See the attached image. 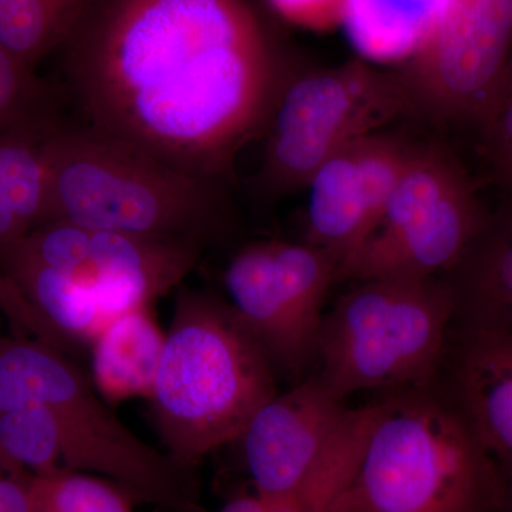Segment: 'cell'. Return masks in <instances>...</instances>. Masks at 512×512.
Segmentation results:
<instances>
[{"instance_id":"10","label":"cell","mask_w":512,"mask_h":512,"mask_svg":"<svg viewBox=\"0 0 512 512\" xmlns=\"http://www.w3.org/2000/svg\"><path fill=\"white\" fill-rule=\"evenodd\" d=\"M512 0H453L430 42L397 77L407 107L480 128L507 82Z\"/></svg>"},{"instance_id":"23","label":"cell","mask_w":512,"mask_h":512,"mask_svg":"<svg viewBox=\"0 0 512 512\" xmlns=\"http://www.w3.org/2000/svg\"><path fill=\"white\" fill-rule=\"evenodd\" d=\"M47 100L49 92L35 70L0 42V133L50 117Z\"/></svg>"},{"instance_id":"3","label":"cell","mask_w":512,"mask_h":512,"mask_svg":"<svg viewBox=\"0 0 512 512\" xmlns=\"http://www.w3.org/2000/svg\"><path fill=\"white\" fill-rule=\"evenodd\" d=\"M274 367L234 306L181 285L151 392L165 454L194 474L205 457L235 443L278 394Z\"/></svg>"},{"instance_id":"22","label":"cell","mask_w":512,"mask_h":512,"mask_svg":"<svg viewBox=\"0 0 512 512\" xmlns=\"http://www.w3.org/2000/svg\"><path fill=\"white\" fill-rule=\"evenodd\" d=\"M35 512H131L133 498L114 483L59 468L33 474Z\"/></svg>"},{"instance_id":"12","label":"cell","mask_w":512,"mask_h":512,"mask_svg":"<svg viewBox=\"0 0 512 512\" xmlns=\"http://www.w3.org/2000/svg\"><path fill=\"white\" fill-rule=\"evenodd\" d=\"M350 412L315 375L272 397L237 440L252 493L271 501L298 493L329 460Z\"/></svg>"},{"instance_id":"20","label":"cell","mask_w":512,"mask_h":512,"mask_svg":"<svg viewBox=\"0 0 512 512\" xmlns=\"http://www.w3.org/2000/svg\"><path fill=\"white\" fill-rule=\"evenodd\" d=\"M365 441L346 436L322 470L298 493L284 500H265L255 493H242L218 512H339L343 497L355 477Z\"/></svg>"},{"instance_id":"7","label":"cell","mask_w":512,"mask_h":512,"mask_svg":"<svg viewBox=\"0 0 512 512\" xmlns=\"http://www.w3.org/2000/svg\"><path fill=\"white\" fill-rule=\"evenodd\" d=\"M488 214L463 168L440 147H413L382 218L339 281L446 278L460 264Z\"/></svg>"},{"instance_id":"2","label":"cell","mask_w":512,"mask_h":512,"mask_svg":"<svg viewBox=\"0 0 512 512\" xmlns=\"http://www.w3.org/2000/svg\"><path fill=\"white\" fill-rule=\"evenodd\" d=\"M376 407L339 512H510L501 468L441 376Z\"/></svg>"},{"instance_id":"21","label":"cell","mask_w":512,"mask_h":512,"mask_svg":"<svg viewBox=\"0 0 512 512\" xmlns=\"http://www.w3.org/2000/svg\"><path fill=\"white\" fill-rule=\"evenodd\" d=\"M0 463L45 474L63 468L55 417L39 403L0 413Z\"/></svg>"},{"instance_id":"1","label":"cell","mask_w":512,"mask_h":512,"mask_svg":"<svg viewBox=\"0 0 512 512\" xmlns=\"http://www.w3.org/2000/svg\"><path fill=\"white\" fill-rule=\"evenodd\" d=\"M62 52L84 126L217 183L284 76L247 0H93Z\"/></svg>"},{"instance_id":"25","label":"cell","mask_w":512,"mask_h":512,"mask_svg":"<svg viewBox=\"0 0 512 512\" xmlns=\"http://www.w3.org/2000/svg\"><path fill=\"white\" fill-rule=\"evenodd\" d=\"M286 22L308 29L340 25L346 0H266Z\"/></svg>"},{"instance_id":"6","label":"cell","mask_w":512,"mask_h":512,"mask_svg":"<svg viewBox=\"0 0 512 512\" xmlns=\"http://www.w3.org/2000/svg\"><path fill=\"white\" fill-rule=\"evenodd\" d=\"M325 313L316 377L340 400L362 390L424 386L440 379L456 322L446 278L356 281Z\"/></svg>"},{"instance_id":"15","label":"cell","mask_w":512,"mask_h":512,"mask_svg":"<svg viewBox=\"0 0 512 512\" xmlns=\"http://www.w3.org/2000/svg\"><path fill=\"white\" fill-rule=\"evenodd\" d=\"M458 328L512 338V204L488 214L460 264L446 276Z\"/></svg>"},{"instance_id":"11","label":"cell","mask_w":512,"mask_h":512,"mask_svg":"<svg viewBox=\"0 0 512 512\" xmlns=\"http://www.w3.org/2000/svg\"><path fill=\"white\" fill-rule=\"evenodd\" d=\"M12 251L62 272L92 292L111 320L151 306L180 288L205 248L57 220L32 229Z\"/></svg>"},{"instance_id":"5","label":"cell","mask_w":512,"mask_h":512,"mask_svg":"<svg viewBox=\"0 0 512 512\" xmlns=\"http://www.w3.org/2000/svg\"><path fill=\"white\" fill-rule=\"evenodd\" d=\"M28 403L55 417L63 468L109 478L134 503L198 510L194 474L128 429L67 353L28 336L0 339V413Z\"/></svg>"},{"instance_id":"8","label":"cell","mask_w":512,"mask_h":512,"mask_svg":"<svg viewBox=\"0 0 512 512\" xmlns=\"http://www.w3.org/2000/svg\"><path fill=\"white\" fill-rule=\"evenodd\" d=\"M403 109L397 79L362 62L284 73L261 131L265 148L258 184L271 198L306 188L320 165Z\"/></svg>"},{"instance_id":"16","label":"cell","mask_w":512,"mask_h":512,"mask_svg":"<svg viewBox=\"0 0 512 512\" xmlns=\"http://www.w3.org/2000/svg\"><path fill=\"white\" fill-rule=\"evenodd\" d=\"M55 126L45 117L0 133V256L49 222L47 143Z\"/></svg>"},{"instance_id":"28","label":"cell","mask_w":512,"mask_h":512,"mask_svg":"<svg viewBox=\"0 0 512 512\" xmlns=\"http://www.w3.org/2000/svg\"><path fill=\"white\" fill-rule=\"evenodd\" d=\"M512 83V55L510 60V66H508V73H507V82H505V87L508 86V84ZM504 87V89H505Z\"/></svg>"},{"instance_id":"17","label":"cell","mask_w":512,"mask_h":512,"mask_svg":"<svg viewBox=\"0 0 512 512\" xmlns=\"http://www.w3.org/2000/svg\"><path fill=\"white\" fill-rule=\"evenodd\" d=\"M453 0H346L340 25L369 62L407 63L430 42Z\"/></svg>"},{"instance_id":"4","label":"cell","mask_w":512,"mask_h":512,"mask_svg":"<svg viewBox=\"0 0 512 512\" xmlns=\"http://www.w3.org/2000/svg\"><path fill=\"white\" fill-rule=\"evenodd\" d=\"M50 221L207 249L232 225L220 183L195 177L92 127L56 124L47 143Z\"/></svg>"},{"instance_id":"24","label":"cell","mask_w":512,"mask_h":512,"mask_svg":"<svg viewBox=\"0 0 512 512\" xmlns=\"http://www.w3.org/2000/svg\"><path fill=\"white\" fill-rule=\"evenodd\" d=\"M480 130L491 173L505 192L512 185V83L498 97Z\"/></svg>"},{"instance_id":"14","label":"cell","mask_w":512,"mask_h":512,"mask_svg":"<svg viewBox=\"0 0 512 512\" xmlns=\"http://www.w3.org/2000/svg\"><path fill=\"white\" fill-rule=\"evenodd\" d=\"M441 382L501 468L512 512V338L454 325Z\"/></svg>"},{"instance_id":"26","label":"cell","mask_w":512,"mask_h":512,"mask_svg":"<svg viewBox=\"0 0 512 512\" xmlns=\"http://www.w3.org/2000/svg\"><path fill=\"white\" fill-rule=\"evenodd\" d=\"M0 309L6 313L12 325L19 330L18 336L46 340L47 333L35 312L30 308L16 286L0 272Z\"/></svg>"},{"instance_id":"29","label":"cell","mask_w":512,"mask_h":512,"mask_svg":"<svg viewBox=\"0 0 512 512\" xmlns=\"http://www.w3.org/2000/svg\"><path fill=\"white\" fill-rule=\"evenodd\" d=\"M505 197H507V201L505 202H508V204H512V185L510 188H508L507 191H505Z\"/></svg>"},{"instance_id":"27","label":"cell","mask_w":512,"mask_h":512,"mask_svg":"<svg viewBox=\"0 0 512 512\" xmlns=\"http://www.w3.org/2000/svg\"><path fill=\"white\" fill-rule=\"evenodd\" d=\"M33 474L0 464V512L33 511Z\"/></svg>"},{"instance_id":"13","label":"cell","mask_w":512,"mask_h":512,"mask_svg":"<svg viewBox=\"0 0 512 512\" xmlns=\"http://www.w3.org/2000/svg\"><path fill=\"white\" fill-rule=\"evenodd\" d=\"M412 151L396 138L367 134L312 175L305 241L329 252L339 271L376 228Z\"/></svg>"},{"instance_id":"9","label":"cell","mask_w":512,"mask_h":512,"mask_svg":"<svg viewBox=\"0 0 512 512\" xmlns=\"http://www.w3.org/2000/svg\"><path fill=\"white\" fill-rule=\"evenodd\" d=\"M339 264L309 242H254L229 259L224 286L274 367L276 377L302 382L318 360L323 306Z\"/></svg>"},{"instance_id":"18","label":"cell","mask_w":512,"mask_h":512,"mask_svg":"<svg viewBox=\"0 0 512 512\" xmlns=\"http://www.w3.org/2000/svg\"><path fill=\"white\" fill-rule=\"evenodd\" d=\"M164 343L165 335L150 306L111 319L92 343V380L97 392L110 403L131 397L150 399Z\"/></svg>"},{"instance_id":"19","label":"cell","mask_w":512,"mask_h":512,"mask_svg":"<svg viewBox=\"0 0 512 512\" xmlns=\"http://www.w3.org/2000/svg\"><path fill=\"white\" fill-rule=\"evenodd\" d=\"M93 0H0V42L35 70L62 50Z\"/></svg>"}]
</instances>
